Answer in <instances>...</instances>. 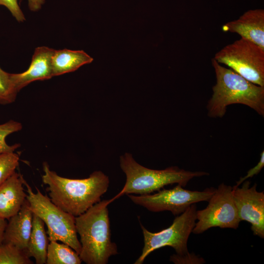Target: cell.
Instances as JSON below:
<instances>
[{
    "instance_id": "15",
    "label": "cell",
    "mask_w": 264,
    "mask_h": 264,
    "mask_svg": "<svg viewBox=\"0 0 264 264\" xmlns=\"http://www.w3.org/2000/svg\"><path fill=\"white\" fill-rule=\"evenodd\" d=\"M93 60L83 50H55L52 58L53 77L74 71Z\"/></svg>"
},
{
    "instance_id": "4",
    "label": "cell",
    "mask_w": 264,
    "mask_h": 264,
    "mask_svg": "<svg viewBox=\"0 0 264 264\" xmlns=\"http://www.w3.org/2000/svg\"><path fill=\"white\" fill-rule=\"evenodd\" d=\"M120 166L126 176V181L122 189L110 199L111 203L124 195L150 194L174 183L185 187L191 179L209 175L206 172L186 171L176 166L160 170L151 169L138 163L127 153L120 157Z\"/></svg>"
},
{
    "instance_id": "5",
    "label": "cell",
    "mask_w": 264,
    "mask_h": 264,
    "mask_svg": "<svg viewBox=\"0 0 264 264\" xmlns=\"http://www.w3.org/2000/svg\"><path fill=\"white\" fill-rule=\"evenodd\" d=\"M26 188V199L33 214L40 218L46 225L49 241H59L65 243L79 255L81 245L77 237L75 226V217L64 211L43 195L36 187L34 192L23 179Z\"/></svg>"
},
{
    "instance_id": "14",
    "label": "cell",
    "mask_w": 264,
    "mask_h": 264,
    "mask_svg": "<svg viewBox=\"0 0 264 264\" xmlns=\"http://www.w3.org/2000/svg\"><path fill=\"white\" fill-rule=\"evenodd\" d=\"M33 213L26 199L19 212L9 219L2 242L12 244L25 251L32 227Z\"/></svg>"
},
{
    "instance_id": "2",
    "label": "cell",
    "mask_w": 264,
    "mask_h": 264,
    "mask_svg": "<svg viewBox=\"0 0 264 264\" xmlns=\"http://www.w3.org/2000/svg\"><path fill=\"white\" fill-rule=\"evenodd\" d=\"M217 82L209 100L208 115L212 118L224 116L227 107L234 104L244 105L264 115V87L254 84L231 68L221 66L212 58Z\"/></svg>"
},
{
    "instance_id": "3",
    "label": "cell",
    "mask_w": 264,
    "mask_h": 264,
    "mask_svg": "<svg viewBox=\"0 0 264 264\" xmlns=\"http://www.w3.org/2000/svg\"><path fill=\"white\" fill-rule=\"evenodd\" d=\"M110 199L100 201L75 217V226L81 245L79 256L87 264H106L118 254L111 240L108 205Z\"/></svg>"
},
{
    "instance_id": "7",
    "label": "cell",
    "mask_w": 264,
    "mask_h": 264,
    "mask_svg": "<svg viewBox=\"0 0 264 264\" xmlns=\"http://www.w3.org/2000/svg\"><path fill=\"white\" fill-rule=\"evenodd\" d=\"M252 82L264 87V49L241 38L224 46L214 58Z\"/></svg>"
},
{
    "instance_id": "9",
    "label": "cell",
    "mask_w": 264,
    "mask_h": 264,
    "mask_svg": "<svg viewBox=\"0 0 264 264\" xmlns=\"http://www.w3.org/2000/svg\"><path fill=\"white\" fill-rule=\"evenodd\" d=\"M213 187L207 188L202 191L186 190L177 184L171 189H162L154 194L133 196L128 197L135 204L148 210L158 212L170 211L177 216L184 212L189 206L200 201H208L216 191Z\"/></svg>"
},
{
    "instance_id": "25",
    "label": "cell",
    "mask_w": 264,
    "mask_h": 264,
    "mask_svg": "<svg viewBox=\"0 0 264 264\" xmlns=\"http://www.w3.org/2000/svg\"><path fill=\"white\" fill-rule=\"evenodd\" d=\"M29 9L32 11L39 10L44 3L45 0H27Z\"/></svg>"
},
{
    "instance_id": "10",
    "label": "cell",
    "mask_w": 264,
    "mask_h": 264,
    "mask_svg": "<svg viewBox=\"0 0 264 264\" xmlns=\"http://www.w3.org/2000/svg\"><path fill=\"white\" fill-rule=\"evenodd\" d=\"M241 187L234 186L233 195L241 221L251 224L254 235L264 238V193L257 190V184L250 187L249 180H245Z\"/></svg>"
},
{
    "instance_id": "13",
    "label": "cell",
    "mask_w": 264,
    "mask_h": 264,
    "mask_svg": "<svg viewBox=\"0 0 264 264\" xmlns=\"http://www.w3.org/2000/svg\"><path fill=\"white\" fill-rule=\"evenodd\" d=\"M23 179L15 172L0 185V218L9 220L19 212L26 200Z\"/></svg>"
},
{
    "instance_id": "22",
    "label": "cell",
    "mask_w": 264,
    "mask_h": 264,
    "mask_svg": "<svg viewBox=\"0 0 264 264\" xmlns=\"http://www.w3.org/2000/svg\"><path fill=\"white\" fill-rule=\"evenodd\" d=\"M170 260L176 264H200L205 262L202 258L189 252L184 255L174 254L170 257Z\"/></svg>"
},
{
    "instance_id": "17",
    "label": "cell",
    "mask_w": 264,
    "mask_h": 264,
    "mask_svg": "<svg viewBox=\"0 0 264 264\" xmlns=\"http://www.w3.org/2000/svg\"><path fill=\"white\" fill-rule=\"evenodd\" d=\"M82 262L79 255L67 244L58 241H49L46 264H80Z\"/></svg>"
},
{
    "instance_id": "1",
    "label": "cell",
    "mask_w": 264,
    "mask_h": 264,
    "mask_svg": "<svg viewBox=\"0 0 264 264\" xmlns=\"http://www.w3.org/2000/svg\"><path fill=\"white\" fill-rule=\"evenodd\" d=\"M43 171L42 181L47 185L52 202L75 217L101 201L109 186V177L100 171L86 178H68L51 170L46 162L43 163Z\"/></svg>"
},
{
    "instance_id": "21",
    "label": "cell",
    "mask_w": 264,
    "mask_h": 264,
    "mask_svg": "<svg viewBox=\"0 0 264 264\" xmlns=\"http://www.w3.org/2000/svg\"><path fill=\"white\" fill-rule=\"evenodd\" d=\"M22 129L21 123L12 120L0 125V154L14 152L20 146L19 144L8 145L6 138L9 134L18 132Z\"/></svg>"
},
{
    "instance_id": "11",
    "label": "cell",
    "mask_w": 264,
    "mask_h": 264,
    "mask_svg": "<svg viewBox=\"0 0 264 264\" xmlns=\"http://www.w3.org/2000/svg\"><path fill=\"white\" fill-rule=\"evenodd\" d=\"M55 49L47 46L36 48L28 69L21 73H12V78L19 92L32 82L44 80L53 77L52 58Z\"/></svg>"
},
{
    "instance_id": "18",
    "label": "cell",
    "mask_w": 264,
    "mask_h": 264,
    "mask_svg": "<svg viewBox=\"0 0 264 264\" xmlns=\"http://www.w3.org/2000/svg\"><path fill=\"white\" fill-rule=\"evenodd\" d=\"M25 251L14 245L2 242L0 244V264H32Z\"/></svg>"
},
{
    "instance_id": "20",
    "label": "cell",
    "mask_w": 264,
    "mask_h": 264,
    "mask_svg": "<svg viewBox=\"0 0 264 264\" xmlns=\"http://www.w3.org/2000/svg\"><path fill=\"white\" fill-rule=\"evenodd\" d=\"M19 160V155L14 152L0 154V185L15 172Z\"/></svg>"
},
{
    "instance_id": "12",
    "label": "cell",
    "mask_w": 264,
    "mask_h": 264,
    "mask_svg": "<svg viewBox=\"0 0 264 264\" xmlns=\"http://www.w3.org/2000/svg\"><path fill=\"white\" fill-rule=\"evenodd\" d=\"M225 32L236 33L264 49V10L256 9L244 12L237 20L222 26Z\"/></svg>"
},
{
    "instance_id": "6",
    "label": "cell",
    "mask_w": 264,
    "mask_h": 264,
    "mask_svg": "<svg viewBox=\"0 0 264 264\" xmlns=\"http://www.w3.org/2000/svg\"><path fill=\"white\" fill-rule=\"evenodd\" d=\"M197 211L196 204L191 205L177 215L169 227L158 232H150L140 224L144 246L141 255L134 264H142L151 252L165 246L173 247L179 255L188 253L187 242L196 224Z\"/></svg>"
},
{
    "instance_id": "23",
    "label": "cell",
    "mask_w": 264,
    "mask_h": 264,
    "mask_svg": "<svg viewBox=\"0 0 264 264\" xmlns=\"http://www.w3.org/2000/svg\"><path fill=\"white\" fill-rule=\"evenodd\" d=\"M0 5L6 7L18 22H23L25 20V16L18 4V0H0Z\"/></svg>"
},
{
    "instance_id": "19",
    "label": "cell",
    "mask_w": 264,
    "mask_h": 264,
    "mask_svg": "<svg viewBox=\"0 0 264 264\" xmlns=\"http://www.w3.org/2000/svg\"><path fill=\"white\" fill-rule=\"evenodd\" d=\"M18 92L12 80V73L4 71L0 67V105L13 102Z\"/></svg>"
},
{
    "instance_id": "24",
    "label": "cell",
    "mask_w": 264,
    "mask_h": 264,
    "mask_svg": "<svg viewBox=\"0 0 264 264\" xmlns=\"http://www.w3.org/2000/svg\"><path fill=\"white\" fill-rule=\"evenodd\" d=\"M264 166V151H263L261 154V157L259 162L257 164L247 173V174L243 177H241L240 179L237 181L236 186H239L244 181L247 180L249 178H251L258 174Z\"/></svg>"
},
{
    "instance_id": "26",
    "label": "cell",
    "mask_w": 264,
    "mask_h": 264,
    "mask_svg": "<svg viewBox=\"0 0 264 264\" xmlns=\"http://www.w3.org/2000/svg\"><path fill=\"white\" fill-rule=\"evenodd\" d=\"M7 223L5 219L0 218V244L3 242L4 233Z\"/></svg>"
},
{
    "instance_id": "16",
    "label": "cell",
    "mask_w": 264,
    "mask_h": 264,
    "mask_svg": "<svg viewBox=\"0 0 264 264\" xmlns=\"http://www.w3.org/2000/svg\"><path fill=\"white\" fill-rule=\"evenodd\" d=\"M48 241L44 223L33 214L31 232L25 251L29 258H34L36 264H46Z\"/></svg>"
},
{
    "instance_id": "8",
    "label": "cell",
    "mask_w": 264,
    "mask_h": 264,
    "mask_svg": "<svg viewBox=\"0 0 264 264\" xmlns=\"http://www.w3.org/2000/svg\"><path fill=\"white\" fill-rule=\"evenodd\" d=\"M208 201L205 208L197 211L198 221L192 233L201 234L215 227L238 228L241 221L234 202L232 187L221 183Z\"/></svg>"
}]
</instances>
